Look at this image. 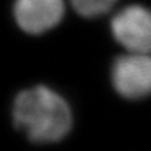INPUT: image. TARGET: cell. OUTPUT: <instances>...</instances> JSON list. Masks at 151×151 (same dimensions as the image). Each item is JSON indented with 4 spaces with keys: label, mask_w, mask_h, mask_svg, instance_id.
<instances>
[{
    "label": "cell",
    "mask_w": 151,
    "mask_h": 151,
    "mask_svg": "<svg viewBox=\"0 0 151 151\" xmlns=\"http://www.w3.org/2000/svg\"><path fill=\"white\" fill-rule=\"evenodd\" d=\"M13 121L33 142L50 144L68 135L73 117L59 93L47 86H35L18 93L13 103Z\"/></svg>",
    "instance_id": "1"
},
{
    "label": "cell",
    "mask_w": 151,
    "mask_h": 151,
    "mask_svg": "<svg viewBox=\"0 0 151 151\" xmlns=\"http://www.w3.org/2000/svg\"><path fill=\"white\" fill-rule=\"evenodd\" d=\"M111 81L116 92L126 100H142L151 94V55L135 53L120 55L111 68Z\"/></svg>",
    "instance_id": "2"
},
{
    "label": "cell",
    "mask_w": 151,
    "mask_h": 151,
    "mask_svg": "<svg viewBox=\"0 0 151 151\" xmlns=\"http://www.w3.org/2000/svg\"><path fill=\"white\" fill-rule=\"evenodd\" d=\"M111 30L129 52L151 53V9L137 4L121 9L112 18Z\"/></svg>",
    "instance_id": "3"
},
{
    "label": "cell",
    "mask_w": 151,
    "mask_h": 151,
    "mask_svg": "<svg viewBox=\"0 0 151 151\" xmlns=\"http://www.w3.org/2000/svg\"><path fill=\"white\" fill-rule=\"evenodd\" d=\"M14 18L28 34H42L59 24L64 14L63 0H15Z\"/></svg>",
    "instance_id": "4"
},
{
    "label": "cell",
    "mask_w": 151,
    "mask_h": 151,
    "mask_svg": "<svg viewBox=\"0 0 151 151\" xmlns=\"http://www.w3.org/2000/svg\"><path fill=\"white\" fill-rule=\"evenodd\" d=\"M117 0H72L73 8L84 18H97L110 12Z\"/></svg>",
    "instance_id": "5"
}]
</instances>
